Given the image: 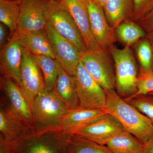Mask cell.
<instances>
[{"mask_svg": "<svg viewBox=\"0 0 153 153\" xmlns=\"http://www.w3.org/2000/svg\"><path fill=\"white\" fill-rule=\"evenodd\" d=\"M24 46L16 33L10 35L8 42L0 51V69L4 77L10 78L21 88V66Z\"/></svg>", "mask_w": 153, "mask_h": 153, "instance_id": "12", "label": "cell"}, {"mask_svg": "<svg viewBox=\"0 0 153 153\" xmlns=\"http://www.w3.org/2000/svg\"><path fill=\"white\" fill-rule=\"evenodd\" d=\"M69 134L61 128L32 131L15 142V153H68Z\"/></svg>", "mask_w": 153, "mask_h": 153, "instance_id": "2", "label": "cell"}, {"mask_svg": "<svg viewBox=\"0 0 153 153\" xmlns=\"http://www.w3.org/2000/svg\"><path fill=\"white\" fill-rule=\"evenodd\" d=\"M49 1H60V0H48Z\"/></svg>", "mask_w": 153, "mask_h": 153, "instance_id": "36", "label": "cell"}, {"mask_svg": "<svg viewBox=\"0 0 153 153\" xmlns=\"http://www.w3.org/2000/svg\"><path fill=\"white\" fill-rule=\"evenodd\" d=\"M68 153H112L106 146L75 135H70L68 138Z\"/></svg>", "mask_w": 153, "mask_h": 153, "instance_id": "25", "label": "cell"}, {"mask_svg": "<svg viewBox=\"0 0 153 153\" xmlns=\"http://www.w3.org/2000/svg\"><path fill=\"white\" fill-rule=\"evenodd\" d=\"M44 5V0H21L18 27L30 31L45 30Z\"/></svg>", "mask_w": 153, "mask_h": 153, "instance_id": "15", "label": "cell"}, {"mask_svg": "<svg viewBox=\"0 0 153 153\" xmlns=\"http://www.w3.org/2000/svg\"><path fill=\"white\" fill-rule=\"evenodd\" d=\"M81 62L105 91L115 90L114 63L108 50L102 49L96 53L87 51L81 56Z\"/></svg>", "mask_w": 153, "mask_h": 153, "instance_id": "6", "label": "cell"}, {"mask_svg": "<svg viewBox=\"0 0 153 153\" xmlns=\"http://www.w3.org/2000/svg\"><path fill=\"white\" fill-rule=\"evenodd\" d=\"M143 145V153H153V136Z\"/></svg>", "mask_w": 153, "mask_h": 153, "instance_id": "33", "label": "cell"}, {"mask_svg": "<svg viewBox=\"0 0 153 153\" xmlns=\"http://www.w3.org/2000/svg\"><path fill=\"white\" fill-rule=\"evenodd\" d=\"M45 19L60 36L73 43L82 55L88 50L80 31L71 14L60 1L44 0Z\"/></svg>", "mask_w": 153, "mask_h": 153, "instance_id": "5", "label": "cell"}, {"mask_svg": "<svg viewBox=\"0 0 153 153\" xmlns=\"http://www.w3.org/2000/svg\"><path fill=\"white\" fill-rule=\"evenodd\" d=\"M133 47L139 64L140 72L153 71V51L149 41L145 38L135 44Z\"/></svg>", "mask_w": 153, "mask_h": 153, "instance_id": "26", "label": "cell"}, {"mask_svg": "<svg viewBox=\"0 0 153 153\" xmlns=\"http://www.w3.org/2000/svg\"><path fill=\"white\" fill-rule=\"evenodd\" d=\"M68 111L54 91H45L38 96L33 102V131L61 128Z\"/></svg>", "mask_w": 153, "mask_h": 153, "instance_id": "3", "label": "cell"}, {"mask_svg": "<svg viewBox=\"0 0 153 153\" xmlns=\"http://www.w3.org/2000/svg\"><path fill=\"white\" fill-rule=\"evenodd\" d=\"M14 1H21V0H14Z\"/></svg>", "mask_w": 153, "mask_h": 153, "instance_id": "38", "label": "cell"}, {"mask_svg": "<svg viewBox=\"0 0 153 153\" xmlns=\"http://www.w3.org/2000/svg\"><path fill=\"white\" fill-rule=\"evenodd\" d=\"M106 113L103 110L87 109L78 107L68 111L62 122L61 129L66 133L73 134Z\"/></svg>", "mask_w": 153, "mask_h": 153, "instance_id": "17", "label": "cell"}, {"mask_svg": "<svg viewBox=\"0 0 153 153\" xmlns=\"http://www.w3.org/2000/svg\"><path fill=\"white\" fill-rule=\"evenodd\" d=\"M124 99L147 117L153 125V94H147L132 95Z\"/></svg>", "mask_w": 153, "mask_h": 153, "instance_id": "27", "label": "cell"}, {"mask_svg": "<svg viewBox=\"0 0 153 153\" xmlns=\"http://www.w3.org/2000/svg\"><path fill=\"white\" fill-rule=\"evenodd\" d=\"M75 76L79 107L105 110L106 92L88 73L81 61L77 66Z\"/></svg>", "mask_w": 153, "mask_h": 153, "instance_id": "7", "label": "cell"}, {"mask_svg": "<svg viewBox=\"0 0 153 153\" xmlns=\"http://www.w3.org/2000/svg\"><path fill=\"white\" fill-rule=\"evenodd\" d=\"M134 16L133 21L137 23L149 13L153 9V0H133Z\"/></svg>", "mask_w": 153, "mask_h": 153, "instance_id": "28", "label": "cell"}, {"mask_svg": "<svg viewBox=\"0 0 153 153\" xmlns=\"http://www.w3.org/2000/svg\"><path fill=\"white\" fill-rule=\"evenodd\" d=\"M125 130L115 118L106 113L94 122L77 131L73 134L106 146L113 137Z\"/></svg>", "mask_w": 153, "mask_h": 153, "instance_id": "13", "label": "cell"}, {"mask_svg": "<svg viewBox=\"0 0 153 153\" xmlns=\"http://www.w3.org/2000/svg\"><path fill=\"white\" fill-rule=\"evenodd\" d=\"M74 19L88 51L96 53L102 50L96 42L91 29L86 0H60Z\"/></svg>", "mask_w": 153, "mask_h": 153, "instance_id": "14", "label": "cell"}, {"mask_svg": "<svg viewBox=\"0 0 153 153\" xmlns=\"http://www.w3.org/2000/svg\"><path fill=\"white\" fill-rule=\"evenodd\" d=\"M145 37L149 42L153 51V32L146 33Z\"/></svg>", "mask_w": 153, "mask_h": 153, "instance_id": "34", "label": "cell"}, {"mask_svg": "<svg viewBox=\"0 0 153 153\" xmlns=\"http://www.w3.org/2000/svg\"><path fill=\"white\" fill-rule=\"evenodd\" d=\"M53 91L68 110L79 106L75 76L68 74L60 64L57 82Z\"/></svg>", "mask_w": 153, "mask_h": 153, "instance_id": "19", "label": "cell"}, {"mask_svg": "<svg viewBox=\"0 0 153 153\" xmlns=\"http://www.w3.org/2000/svg\"><path fill=\"white\" fill-rule=\"evenodd\" d=\"M105 109L123 126L126 130L136 137L143 144L153 136V125L149 119L118 94L115 90L105 91Z\"/></svg>", "mask_w": 153, "mask_h": 153, "instance_id": "1", "label": "cell"}, {"mask_svg": "<svg viewBox=\"0 0 153 153\" xmlns=\"http://www.w3.org/2000/svg\"><path fill=\"white\" fill-rule=\"evenodd\" d=\"M35 56L43 75L45 89L47 91H52L57 82L60 63L57 59L48 56Z\"/></svg>", "mask_w": 153, "mask_h": 153, "instance_id": "23", "label": "cell"}, {"mask_svg": "<svg viewBox=\"0 0 153 153\" xmlns=\"http://www.w3.org/2000/svg\"><path fill=\"white\" fill-rule=\"evenodd\" d=\"M152 92H153V71L151 72L139 71L137 91L133 95L147 94Z\"/></svg>", "mask_w": 153, "mask_h": 153, "instance_id": "29", "label": "cell"}, {"mask_svg": "<svg viewBox=\"0 0 153 153\" xmlns=\"http://www.w3.org/2000/svg\"><path fill=\"white\" fill-rule=\"evenodd\" d=\"M91 33L99 47L105 50L114 46L117 41L115 32L105 16L102 6L95 0H86Z\"/></svg>", "mask_w": 153, "mask_h": 153, "instance_id": "11", "label": "cell"}, {"mask_svg": "<svg viewBox=\"0 0 153 153\" xmlns=\"http://www.w3.org/2000/svg\"><path fill=\"white\" fill-rule=\"evenodd\" d=\"M16 33L24 47L33 55L56 59L45 30L30 31L18 27Z\"/></svg>", "mask_w": 153, "mask_h": 153, "instance_id": "16", "label": "cell"}, {"mask_svg": "<svg viewBox=\"0 0 153 153\" xmlns=\"http://www.w3.org/2000/svg\"><path fill=\"white\" fill-rule=\"evenodd\" d=\"M108 51L114 63L117 93L121 97L134 95L137 91L139 69L131 47L120 49L114 45Z\"/></svg>", "mask_w": 153, "mask_h": 153, "instance_id": "4", "label": "cell"}, {"mask_svg": "<svg viewBox=\"0 0 153 153\" xmlns=\"http://www.w3.org/2000/svg\"><path fill=\"white\" fill-rule=\"evenodd\" d=\"M16 141L8 140L0 135V153H15Z\"/></svg>", "mask_w": 153, "mask_h": 153, "instance_id": "31", "label": "cell"}, {"mask_svg": "<svg viewBox=\"0 0 153 153\" xmlns=\"http://www.w3.org/2000/svg\"><path fill=\"white\" fill-rule=\"evenodd\" d=\"M106 146L112 153H143V144L126 130L113 137Z\"/></svg>", "mask_w": 153, "mask_h": 153, "instance_id": "21", "label": "cell"}, {"mask_svg": "<svg viewBox=\"0 0 153 153\" xmlns=\"http://www.w3.org/2000/svg\"><path fill=\"white\" fill-rule=\"evenodd\" d=\"M42 74L35 55L24 47L21 66V88L32 106L36 97L46 91Z\"/></svg>", "mask_w": 153, "mask_h": 153, "instance_id": "8", "label": "cell"}, {"mask_svg": "<svg viewBox=\"0 0 153 153\" xmlns=\"http://www.w3.org/2000/svg\"><path fill=\"white\" fill-rule=\"evenodd\" d=\"M1 89L5 96V104L9 109L33 129V106L23 91L13 79L3 77Z\"/></svg>", "mask_w": 153, "mask_h": 153, "instance_id": "10", "label": "cell"}, {"mask_svg": "<svg viewBox=\"0 0 153 153\" xmlns=\"http://www.w3.org/2000/svg\"><path fill=\"white\" fill-rule=\"evenodd\" d=\"M33 131L23 121L9 109L4 102H1L0 135L11 141H16Z\"/></svg>", "mask_w": 153, "mask_h": 153, "instance_id": "18", "label": "cell"}, {"mask_svg": "<svg viewBox=\"0 0 153 153\" xmlns=\"http://www.w3.org/2000/svg\"><path fill=\"white\" fill-rule=\"evenodd\" d=\"M21 10V1L0 0V22L9 28L11 34L16 32Z\"/></svg>", "mask_w": 153, "mask_h": 153, "instance_id": "24", "label": "cell"}, {"mask_svg": "<svg viewBox=\"0 0 153 153\" xmlns=\"http://www.w3.org/2000/svg\"><path fill=\"white\" fill-rule=\"evenodd\" d=\"M103 10L108 24L114 30L124 22L133 21V0H108Z\"/></svg>", "mask_w": 153, "mask_h": 153, "instance_id": "20", "label": "cell"}, {"mask_svg": "<svg viewBox=\"0 0 153 153\" xmlns=\"http://www.w3.org/2000/svg\"><path fill=\"white\" fill-rule=\"evenodd\" d=\"M45 31L56 59L65 71L75 76L82 54L73 43L57 33L47 23Z\"/></svg>", "mask_w": 153, "mask_h": 153, "instance_id": "9", "label": "cell"}, {"mask_svg": "<svg viewBox=\"0 0 153 153\" xmlns=\"http://www.w3.org/2000/svg\"><path fill=\"white\" fill-rule=\"evenodd\" d=\"M117 40L125 45L132 47L143 38L146 33L137 23L133 21L121 23L115 30Z\"/></svg>", "mask_w": 153, "mask_h": 153, "instance_id": "22", "label": "cell"}, {"mask_svg": "<svg viewBox=\"0 0 153 153\" xmlns=\"http://www.w3.org/2000/svg\"><path fill=\"white\" fill-rule=\"evenodd\" d=\"M97 1L102 6V7L104 8L106 4V3L107 2L108 0H95Z\"/></svg>", "mask_w": 153, "mask_h": 153, "instance_id": "35", "label": "cell"}, {"mask_svg": "<svg viewBox=\"0 0 153 153\" xmlns=\"http://www.w3.org/2000/svg\"><path fill=\"white\" fill-rule=\"evenodd\" d=\"M7 26L3 23L0 24V48H2L8 42L10 36L8 37Z\"/></svg>", "mask_w": 153, "mask_h": 153, "instance_id": "32", "label": "cell"}, {"mask_svg": "<svg viewBox=\"0 0 153 153\" xmlns=\"http://www.w3.org/2000/svg\"><path fill=\"white\" fill-rule=\"evenodd\" d=\"M149 94H153V92H150V93H149Z\"/></svg>", "mask_w": 153, "mask_h": 153, "instance_id": "37", "label": "cell"}, {"mask_svg": "<svg viewBox=\"0 0 153 153\" xmlns=\"http://www.w3.org/2000/svg\"><path fill=\"white\" fill-rule=\"evenodd\" d=\"M146 33L153 32V9L146 16L137 22Z\"/></svg>", "mask_w": 153, "mask_h": 153, "instance_id": "30", "label": "cell"}]
</instances>
